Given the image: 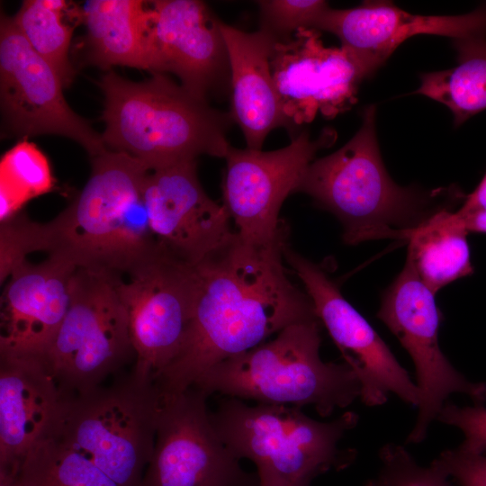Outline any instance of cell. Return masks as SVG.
Masks as SVG:
<instances>
[{"label":"cell","instance_id":"33","mask_svg":"<svg viewBox=\"0 0 486 486\" xmlns=\"http://www.w3.org/2000/svg\"><path fill=\"white\" fill-rule=\"evenodd\" d=\"M460 215L464 218L469 232L486 233V212Z\"/></svg>","mask_w":486,"mask_h":486},{"label":"cell","instance_id":"23","mask_svg":"<svg viewBox=\"0 0 486 486\" xmlns=\"http://www.w3.org/2000/svg\"><path fill=\"white\" fill-rule=\"evenodd\" d=\"M468 234L464 218L446 207L411 231L407 260L434 293L472 274Z\"/></svg>","mask_w":486,"mask_h":486},{"label":"cell","instance_id":"14","mask_svg":"<svg viewBox=\"0 0 486 486\" xmlns=\"http://www.w3.org/2000/svg\"><path fill=\"white\" fill-rule=\"evenodd\" d=\"M284 261L301 279L317 317L357 377L364 404H384L390 394L418 408L420 391L368 321L344 298L337 284L316 264L284 248Z\"/></svg>","mask_w":486,"mask_h":486},{"label":"cell","instance_id":"2","mask_svg":"<svg viewBox=\"0 0 486 486\" xmlns=\"http://www.w3.org/2000/svg\"><path fill=\"white\" fill-rule=\"evenodd\" d=\"M149 169L131 156L105 150L91 158V174L76 199L40 223L42 252L76 267L122 276L157 256L143 198Z\"/></svg>","mask_w":486,"mask_h":486},{"label":"cell","instance_id":"21","mask_svg":"<svg viewBox=\"0 0 486 486\" xmlns=\"http://www.w3.org/2000/svg\"><path fill=\"white\" fill-rule=\"evenodd\" d=\"M231 90V115L241 129L247 148L261 149L268 133L287 129L271 69L276 39L260 29L248 32L220 22Z\"/></svg>","mask_w":486,"mask_h":486},{"label":"cell","instance_id":"12","mask_svg":"<svg viewBox=\"0 0 486 486\" xmlns=\"http://www.w3.org/2000/svg\"><path fill=\"white\" fill-rule=\"evenodd\" d=\"M62 81L29 44L14 17L0 21V103L6 130L17 137L59 135L91 158L107 150L102 134L66 102Z\"/></svg>","mask_w":486,"mask_h":486},{"label":"cell","instance_id":"30","mask_svg":"<svg viewBox=\"0 0 486 486\" xmlns=\"http://www.w3.org/2000/svg\"><path fill=\"white\" fill-rule=\"evenodd\" d=\"M437 421L457 428L464 434L458 448L474 454L486 453V407L484 405L458 406L446 402L437 414Z\"/></svg>","mask_w":486,"mask_h":486},{"label":"cell","instance_id":"36","mask_svg":"<svg viewBox=\"0 0 486 486\" xmlns=\"http://www.w3.org/2000/svg\"><path fill=\"white\" fill-rule=\"evenodd\" d=\"M297 486H310V482L302 483V484L297 485Z\"/></svg>","mask_w":486,"mask_h":486},{"label":"cell","instance_id":"35","mask_svg":"<svg viewBox=\"0 0 486 486\" xmlns=\"http://www.w3.org/2000/svg\"><path fill=\"white\" fill-rule=\"evenodd\" d=\"M365 486H387V485L377 477L376 479L369 481Z\"/></svg>","mask_w":486,"mask_h":486},{"label":"cell","instance_id":"29","mask_svg":"<svg viewBox=\"0 0 486 486\" xmlns=\"http://www.w3.org/2000/svg\"><path fill=\"white\" fill-rule=\"evenodd\" d=\"M260 10L261 28L276 40L291 37L300 28L313 29L320 16L329 7L320 0H262L256 2Z\"/></svg>","mask_w":486,"mask_h":486},{"label":"cell","instance_id":"5","mask_svg":"<svg viewBox=\"0 0 486 486\" xmlns=\"http://www.w3.org/2000/svg\"><path fill=\"white\" fill-rule=\"evenodd\" d=\"M320 321L292 324L276 337L211 368L193 387L263 404L312 406L323 418L361 396L360 382L346 364L320 356Z\"/></svg>","mask_w":486,"mask_h":486},{"label":"cell","instance_id":"32","mask_svg":"<svg viewBox=\"0 0 486 486\" xmlns=\"http://www.w3.org/2000/svg\"><path fill=\"white\" fill-rule=\"evenodd\" d=\"M457 212L463 215L486 212V175Z\"/></svg>","mask_w":486,"mask_h":486},{"label":"cell","instance_id":"13","mask_svg":"<svg viewBox=\"0 0 486 486\" xmlns=\"http://www.w3.org/2000/svg\"><path fill=\"white\" fill-rule=\"evenodd\" d=\"M196 388L161 396L153 453L140 486H259L219 437Z\"/></svg>","mask_w":486,"mask_h":486},{"label":"cell","instance_id":"10","mask_svg":"<svg viewBox=\"0 0 486 486\" xmlns=\"http://www.w3.org/2000/svg\"><path fill=\"white\" fill-rule=\"evenodd\" d=\"M336 139L337 132L325 128L316 139L303 130L289 145L272 151L230 146L224 158L223 204L242 240L266 245L288 234L279 219L283 202L297 192L316 154Z\"/></svg>","mask_w":486,"mask_h":486},{"label":"cell","instance_id":"25","mask_svg":"<svg viewBox=\"0 0 486 486\" xmlns=\"http://www.w3.org/2000/svg\"><path fill=\"white\" fill-rule=\"evenodd\" d=\"M18 476L21 486H119L86 455L52 435L27 453Z\"/></svg>","mask_w":486,"mask_h":486},{"label":"cell","instance_id":"8","mask_svg":"<svg viewBox=\"0 0 486 486\" xmlns=\"http://www.w3.org/2000/svg\"><path fill=\"white\" fill-rule=\"evenodd\" d=\"M38 356L63 396L101 386L109 375L135 359L129 314L114 276L76 267L66 316Z\"/></svg>","mask_w":486,"mask_h":486},{"label":"cell","instance_id":"31","mask_svg":"<svg viewBox=\"0 0 486 486\" xmlns=\"http://www.w3.org/2000/svg\"><path fill=\"white\" fill-rule=\"evenodd\" d=\"M432 464L459 486H486V455L464 452L458 447L443 451Z\"/></svg>","mask_w":486,"mask_h":486},{"label":"cell","instance_id":"24","mask_svg":"<svg viewBox=\"0 0 486 486\" xmlns=\"http://www.w3.org/2000/svg\"><path fill=\"white\" fill-rule=\"evenodd\" d=\"M457 65L452 68L425 73L412 94L425 95L446 105L454 125L459 126L486 110V35L453 40Z\"/></svg>","mask_w":486,"mask_h":486},{"label":"cell","instance_id":"1","mask_svg":"<svg viewBox=\"0 0 486 486\" xmlns=\"http://www.w3.org/2000/svg\"><path fill=\"white\" fill-rule=\"evenodd\" d=\"M287 238L255 245L235 231L225 246L195 265L193 318L178 353L155 379L161 396L193 388L220 362L292 324L318 318L307 292L286 274Z\"/></svg>","mask_w":486,"mask_h":486},{"label":"cell","instance_id":"18","mask_svg":"<svg viewBox=\"0 0 486 486\" xmlns=\"http://www.w3.org/2000/svg\"><path fill=\"white\" fill-rule=\"evenodd\" d=\"M313 29L337 36L371 76L406 40L418 34L462 39L486 35V4L462 15H419L388 1H366L350 9L328 7Z\"/></svg>","mask_w":486,"mask_h":486},{"label":"cell","instance_id":"17","mask_svg":"<svg viewBox=\"0 0 486 486\" xmlns=\"http://www.w3.org/2000/svg\"><path fill=\"white\" fill-rule=\"evenodd\" d=\"M143 198L158 243L188 264L197 265L234 236L223 202L213 201L202 189L196 160L149 170Z\"/></svg>","mask_w":486,"mask_h":486},{"label":"cell","instance_id":"3","mask_svg":"<svg viewBox=\"0 0 486 486\" xmlns=\"http://www.w3.org/2000/svg\"><path fill=\"white\" fill-rule=\"evenodd\" d=\"M98 86L107 149L128 154L149 170L201 155L225 158L231 113L212 108L166 75L133 82L110 69Z\"/></svg>","mask_w":486,"mask_h":486},{"label":"cell","instance_id":"4","mask_svg":"<svg viewBox=\"0 0 486 486\" xmlns=\"http://www.w3.org/2000/svg\"><path fill=\"white\" fill-rule=\"evenodd\" d=\"M375 113V106H368L354 137L314 160L297 190L340 220L344 241L350 245L408 240L417 226L440 210L430 208L431 195L401 187L389 176L377 143Z\"/></svg>","mask_w":486,"mask_h":486},{"label":"cell","instance_id":"26","mask_svg":"<svg viewBox=\"0 0 486 486\" xmlns=\"http://www.w3.org/2000/svg\"><path fill=\"white\" fill-rule=\"evenodd\" d=\"M67 6L63 0H26L14 16L23 37L52 66L64 87L75 76L68 58L73 27L63 19Z\"/></svg>","mask_w":486,"mask_h":486},{"label":"cell","instance_id":"16","mask_svg":"<svg viewBox=\"0 0 486 486\" xmlns=\"http://www.w3.org/2000/svg\"><path fill=\"white\" fill-rule=\"evenodd\" d=\"M146 66L171 73L193 95L208 102L230 83V66L218 20L197 0L149 1Z\"/></svg>","mask_w":486,"mask_h":486},{"label":"cell","instance_id":"6","mask_svg":"<svg viewBox=\"0 0 486 486\" xmlns=\"http://www.w3.org/2000/svg\"><path fill=\"white\" fill-rule=\"evenodd\" d=\"M211 418L220 440L239 460L257 469L259 486H297L330 470H343L356 451L339 443L358 423L359 416L346 411L322 422L296 407L248 405L229 397L220 401Z\"/></svg>","mask_w":486,"mask_h":486},{"label":"cell","instance_id":"9","mask_svg":"<svg viewBox=\"0 0 486 486\" xmlns=\"http://www.w3.org/2000/svg\"><path fill=\"white\" fill-rule=\"evenodd\" d=\"M377 318L396 336L415 365L420 401L406 444H420L427 438L429 426L453 393L466 395L474 405H484L486 382L468 380L441 350V314L435 293L408 260L383 292Z\"/></svg>","mask_w":486,"mask_h":486},{"label":"cell","instance_id":"20","mask_svg":"<svg viewBox=\"0 0 486 486\" xmlns=\"http://www.w3.org/2000/svg\"><path fill=\"white\" fill-rule=\"evenodd\" d=\"M63 398L40 356L0 354V467H20L50 429Z\"/></svg>","mask_w":486,"mask_h":486},{"label":"cell","instance_id":"28","mask_svg":"<svg viewBox=\"0 0 486 486\" xmlns=\"http://www.w3.org/2000/svg\"><path fill=\"white\" fill-rule=\"evenodd\" d=\"M378 478L387 486H451L450 478L437 466L420 465L400 445L389 443L379 452Z\"/></svg>","mask_w":486,"mask_h":486},{"label":"cell","instance_id":"34","mask_svg":"<svg viewBox=\"0 0 486 486\" xmlns=\"http://www.w3.org/2000/svg\"><path fill=\"white\" fill-rule=\"evenodd\" d=\"M19 468L0 467V486H21Z\"/></svg>","mask_w":486,"mask_h":486},{"label":"cell","instance_id":"15","mask_svg":"<svg viewBox=\"0 0 486 486\" xmlns=\"http://www.w3.org/2000/svg\"><path fill=\"white\" fill-rule=\"evenodd\" d=\"M270 63L289 130L318 114L333 119L349 110L359 84L367 77L351 52L325 46L320 32L311 28H300L277 40Z\"/></svg>","mask_w":486,"mask_h":486},{"label":"cell","instance_id":"7","mask_svg":"<svg viewBox=\"0 0 486 486\" xmlns=\"http://www.w3.org/2000/svg\"><path fill=\"white\" fill-rule=\"evenodd\" d=\"M160 405L155 380L131 371L111 386L65 396L47 435L86 455L119 486H140Z\"/></svg>","mask_w":486,"mask_h":486},{"label":"cell","instance_id":"19","mask_svg":"<svg viewBox=\"0 0 486 486\" xmlns=\"http://www.w3.org/2000/svg\"><path fill=\"white\" fill-rule=\"evenodd\" d=\"M76 269L57 255L14 268L1 296L0 354L40 356L47 349L68 310Z\"/></svg>","mask_w":486,"mask_h":486},{"label":"cell","instance_id":"27","mask_svg":"<svg viewBox=\"0 0 486 486\" xmlns=\"http://www.w3.org/2000/svg\"><path fill=\"white\" fill-rule=\"evenodd\" d=\"M54 177L46 156L22 140L6 151L0 162V192L22 207L32 198L53 189Z\"/></svg>","mask_w":486,"mask_h":486},{"label":"cell","instance_id":"22","mask_svg":"<svg viewBox=\"0 0 486 486\" xmlns=\"http://www.w3.org/2000/svg\"><path fill=\"white\" fill-rule=\"evenodd\" d=\"M79 16L86 26V58L108 69L121 65L147 70L148 4L140 0L86 1Z\"/></svg>","mask_w":486,"mask_h":486},{"label":"cell","instance_id":"11","mask_svg":"<svg viewBox=\"0 0 486 486\" xmlns=\"http://www.w3.org/2000/svg\"><path fill=\"white\" fill-rule=\"evenodd\" d=\"M127 309L135 350L132 371L154 380L178 353L189 328L197 289L196 266L163 249L122 276H114Z\"/></svg>","mask_w":486,"mask_h":486}]
</instances>
